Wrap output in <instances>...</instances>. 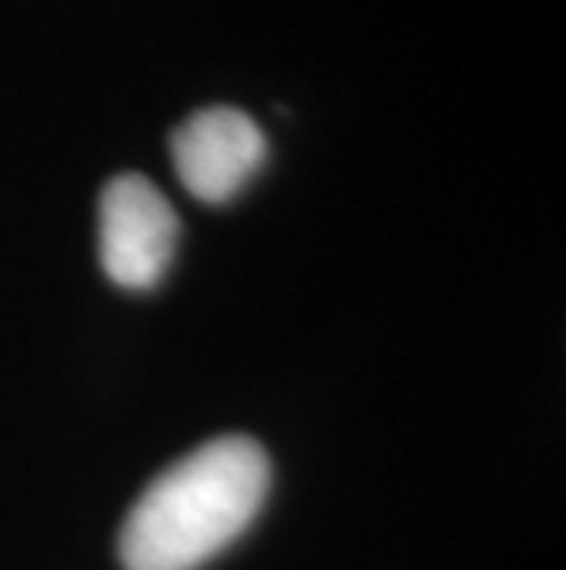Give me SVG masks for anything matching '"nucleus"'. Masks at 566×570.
<instances>
[{
  "label": "nucleus",
  "instance_id": "1",
  "mask_svg": "<svg viewBox=\"0 0 566 570\" xmlns=\"http://www.w3.org/2000/svg\"><path fill=\"white\" fill-rule=\"evenodd\" d=\"M272 487L269 453L244 434L191 449L129 508L118 530L126 570H202L244 538Z\"/></svg>",
  "mask_w": 566,
  "mask_h": 570
},
{
  "label": "nucleus",
  "instance_id": "2",
  "mask_svg": "<svg viewBox=\"0 0 566 570\" xmlns=\"http://www.w3.org/2000/svg\"><path fill=\"white\" fill-rule=\"evenodd\" d=\"M180 222L159 185L140 174L107 180L100 191V265L122 291H155L177 258Z\"/></svg>",
  "mask_w": 566,
  "mask_h": 570
},
{
  "label": "nucleus",
  "instance_id": "3",
  "mask_svg": "<svg viewBox=\"0 0 566 570\" xmlns=\"http://www.w3.org/2000/svg\"><path fill=\"white\" fill-rule=\"evenodd\" d=\"M170 151L188 196L207 206H225L261 174L269 140L255 118L236 107H202L177 126Z\"/></svg>",
  "mask_w": 566,
  "mask_h": 570
}]
</instances>
